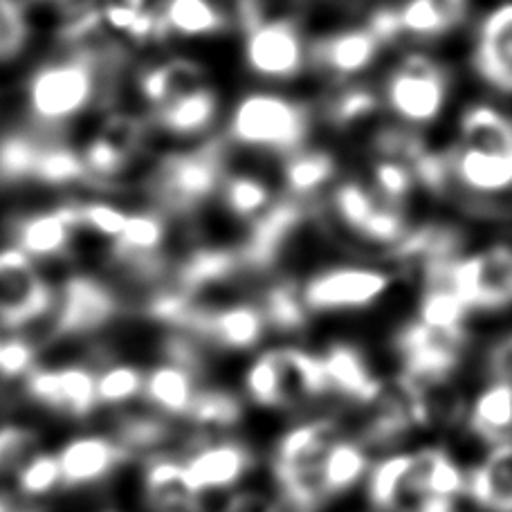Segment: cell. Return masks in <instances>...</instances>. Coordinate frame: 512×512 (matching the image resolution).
Here are the masks:
<instances>
[{"label":"cell","instance_id":"f1b7e54d","mask_svg":"<svg viewBox=\"0 0 512 512\" xmlns=\"http://www.w3.org/2000/svg\"><path fill=\"white\" fill-rule=\"evenodd\" d=\"M216 108L218 99L214 95V90L207 84L155 108V120H158L164 131L189 137L203 133L205 128L214 122Z\"/></svg>","mask_w":512,"mask_h":512},{"label":"cell","instance_id":"816d5d0a","mask_svg":"<svg viewBox=\"0 0 512 512\" xmlns=\"http://www.w3.org/2000/svg\"><path fill=\"white\" fill-rule=\"evenodd\" d=\"M488 371L490 378L512 380V333L499 337L488 351Z\"/></svg>","mask_w":512,"mask_h":512},{"label":"cell","instance_id":"b9f144b4","mask_svg":"<svg viewBox=\"0 0 512 512\" xmlns=\"http://www.w3.org/2000/svg\"><path fill=\"white\" fill-rule=\"evenodd\" d=\"M117 427L120 429H117L115 441L128 454L135 450H153L169 436V425L155 416H126Z\"/></svg>","mask_w":512,"mask_h":512},{"label":"cell","instance_id":"836d02e7","mask_svg":"<svg viewBox=\"0 0 512 512\" xmlns=\"http://www.w3.org/2000/svg\"><path fill=\"white\" fill-rule=\"evenodd\" d=\"M470 310L456 292L443 281H427L420 295L418 313L414 319L425 326L441 328V331H468Z\"/></svg>","mask_w":512,"mask_h":512},{"label":"cell","instance_id":"8d00e7d4","mask_svg":"<svg viewBox=\"0 0 512 512\" xmlns=\"http://www.w3.org/2000/svg\"><path fill=\"white\" fill-rule=\"evenodd\" d=\"M104 23L115 32L131 36V39H146L162 32L160 16L144 7V0H115L102 9Z\"/></svg>","mask_w":512,"mask_h":512},{"label":"cell","instance_id":"681fc988","mask_svg":"<svg viewBox=\"0 0 512 512\" xmlns=\"http://www.w3.org/2000/svg\"><path fill=\"white\" fill-rule=\"evenodd\" d=\"M373 106H376V97H373L369 90L355 88L337 99L333 108V117L335 122H342V124L358 122L360 117L369 115L373 111Z\"/></svg>","mask_w":512,"mask_h":512},{"label":"cell","instance_id":"7c38bea8","mask_svg":"<svg viewBox=\"0 0 512 512\" xmlns=\"http://www.w3.org/2000/svg\"><path fill=\"white\" fill-rule=\"evenodd\" d=\"M335 212L349 230L367 241L393 245L405 239V221L396 203L373 194L358 182H346L337 189Z\"/></svg>","mask_w":512,"mask_h":512},{"label":"cell","instance_id":"8992f818","mask_svg":"<svg viewBox=\"0 0 512 512\" xmlns=\"http://www.w3.org/2000/svg\"><path fill=\"white\" fill-rule=\"evenodd\" d=\"M470 331H441L411 319L396 335L400 373L411 380H450L468 351Z\"/></svg>","mask_w":512,"mask_h":512},{"label":"cell","instance_id":"f35d334b","mask_svg":"<svg viewBox=\"0 0 512 512\" xmlns=\"http://www.w3.org/2000/svg\"><path fill=\"white\" fill-rule=\"evenodd\" d=\"M335 162L328 153L310 151L292 155L286 162V185L295 194H310L333 176Z\"/></svg>","mask_w":512,"mask_h":512},{"label":"cell","instance_id":"5b68a950","mask_svg":"<svg viewBox=\"0 0 512 512\" xmlns=\"http://www.w3.org/2000/svg\"><path fill=\"white\" fill-rule=\"evenodd\" d=\"M304 133V108L281 95H245L232 111L230 135L245 146L288 151L301 142Z\"/></svg>","mask_w":512,"mask_h":512},{"label":"cell","instance_id":"8fae6325","mask_svg":"<svg viewBox=\"0 0 512 512\" xmlns=\"http://www.w3.org/2000/svg\"><path fill=\"white\" fill-rule=\"evenodd\" d=\"M120 313L111 288L90 277H75L61 292L52 322V337H81L102 331Z\"/></svg>","mask_w":512,"mask_h":512},{"label":"cell","instance_id":"d6a6232c","mask_svg":"<svg viewBox=\"0 0 512 512\" xmlns=\"http://www.w3.org/2000/svg\"><path fill=\"white\" fill-rule=\"evenodd\" d=\"M158 16L162 32L178 36H209L230 27L209 0H167Z\"/></svg>","mask_w":512,"mask_h":512},{"label":"cell","instance_id":"603a6c76","mask_svg":"<svg viewBox=\"0 0 512 512\" xmlns=\"http://www.w3.org/2000/svg\"><path fill=\"white\" fill-rule=\"evenodd\" d=\"M146 501L151 512H205L203 495L189 481L185 465L158 459L146 468Z\"/></svg>","mask_w":512,"mask_h":512},{"label":"cell","instance_id":"44dd1931","mask_svg":"<svg viewBox=\"0 0 512 512\" xmlns=\"http://www.w3.org/2000/svg\"><path fill=\"white\" fill-rule=\"evenodd\" d=\"M371 465V450L358 436L344 432L337 438L328 447L324 461L319 465V486H322V497L326 504L364 483Z\"/></svg>","mask_w":512,"mask_h":512},{"label":"cell","instance_id":"7a4b0ae2","mask_svg":"<svg viewBox=\"0 0 512 512\" xmlns=\"http://www.w3.org/2000/svg\"><path fill=\"white\" fill-rule=\"evenodd\" d=\"M427 281H443L450 286L470 313L506 310L512 306V248L497 243L459 259L454 256L429 268Z\"/></svg>","mask_w":512,"mask_h":512},{"label":"cell","instance_id":"3957f363","mask_svg":"<svg viewBox=\"0 0 512 512\" xmlns=\"http://www.w3.org/2000/svg\"><path fill=\"white\" fill-rule=\"evenodd\" d=\"M97 93V61L90 54L54 61L34 72L27 104L36 120L61 124L77 117Z\"/></svg>","mask_w":512,"mask_h":512},{"label":"cell","instance_id":"db71d44e","mask_svg":"<svg viewBox=\"0 0 512 512\" xmlns=\"http://www.w3.org/2000/svg\"><path fill=\"white\" fill-rule=\"evenodd\" d=\"M434 12L441 18L445 30H450L456 23L463 21L465 9H468V0H429Z\"/></svg>","mask_w":512,"mask_h":512},{"label":"cell","instance_id":"484cf974","mask_svg":"<svg viewBox=\"0 0 512 512\" xmlns=\"http://www.w3.org/2000/svg\"><path fill=\"white\" fill-rule=\"evenodd\" d=\"M142 393L149 398L151 405L167 411V414L189 416V409L198 393L196 371L176 362L160 364L144 378Z\"/></svg>","mask_w":512,"mask_h":512},{"label":"cell","instance_id":"f5cc1de1","mask_svg":"<svg viewBox=\"0 0 512 512\" xmlns=\"http://www.w3.org/2000/svg\"><path fill=\"white\" fill-rule=\"evenodd\" d=\"M218 12H221L227 23H241L245 30L259 23V16H256V3L254 0H209Z\"/></svg>","mask_w":512,"mask_h":512},{"label":"cell","instance_id":"11a10c76","mask_svg":"<svg viewBox=\"0 0 512 512\" xmlns=\"http://www.w3.org/2000/svg\"><path fill=\"white\" fill-rule=\"evenodd\" d=\"M411 512H456V504L454 501H425V504H420L418 508H414Z\"/></svg>","mask_w":512,"mask_h":512},{"label":"cell","instance_id":"9f6ffc18","mask_svg":"<svg viewBox=\"0 0 512 512\" xmlns=\"http://www.w3.org/2000/svg\"><path fill=\"white\" fill-rule=\"evenodd\" d=\"M0 512H32V510L21 508V506H16L12 499H7V497H0Z\"/></svg>","mask_w":512,"mask_h":512},{"label":"cell","instance_id":"ab89813d","mask_svg":"<svg viewBox=\"0 0 512 512\" xmlns=\"http://www.w3.org/2000/svg\"><path fill=\"white\" fill-rule=\"evenodd\" d=\"M245 393L248 398L263 409L279 411V378H277V358L274 349L256 355L245 371Z\"/></svg>","mask_w":512,"mask_h":512},{"label":"cell","instance_id":"4dcf8cb0","mask_svg":"<svg viewBox=\"0 0 512 512\" xmlns=\"http://www.w3.org/2000/svg\"><path fill=\"white\" fill-rule=\"evenodd\" d=\"M461 149L512 155V120L490 106H474L461 122Z\"/></svg>","mask_w":512,"mask_h":512},{"label":"cell","instance_id":"d4e9b609","mask_svg":"<svg viewBox=\"0 0 512 512\" xmlns=\"http://www.w3.org/2000/svg\"><path fill=\"white\" fill-rule=\"evenodd\" d=\"M378 48L380 36L371 27H364V30H346L328 36L326 41L317 43L315 57L337 75H358L376 59Z\"/></svg>","mask_w":512,"mask_h":512},{"label":"cell","instance_id":"f6af8a7d","mask_svg":"<svg viewBox=\"0 0 512 512\" xmlns=\"http://www.w3.org/2000/svg\"><path fill=\"white\" fill-rule=\"evenodd\" d=\"M27 39V23L14 0H0V61L21 52Z\"/></svg>","mask_w":512,"mask_h":512},{"label":"cell","instance_id":"4316f807","mask_svg":"<svg viewBox=\"0 0 512 512\" xmlns=\"http://www.w3.org/2000/svg\"><path fill=\"white\" fill-rule=\"evenodd\" d=\"M164 241V223L155 214H128L122 232L115 236V254L144 274L155 270V252Z\"/></svg>","mask_w":512,"mask_h":512},{"label":"cell","instance_id":"f546056e","mask_svg":"<svg viewBox=\"0 0 512 512\" xmlns=\"http://www.w3.org/2000/svg\"><path fill=\"white\" fill-rule=\"evenodd\" d=\"M140 86L144 97L149 99V104L153 108H158L171 102V99L191 93V90L207 86V79L205 72L198 68V63L173 59L146 70Z\"/></svg>","mask_w":512,"mask_h":512},{"label":"cell","instance_id":"e0dca14e","mask_svg":"<svg viewBox=\"0 0 512 512\" xmlns=\"http://www.w3.org/2000/svg\"><path fill=\"white\" fill-rule=\"evenodd\" d=\"M185 472L194 488L205 495L207 490H225L239 483L252 470L254 456L248 445L236 441H221L200 445L189 456Z\"/></svg>","mask_w":512,"mask_h":512},{"label":"cell","instance_id":"83f0119b","mask_svg":"<svg viewBox=\"0 0 512 512\" xmlns=\"http://www.w3.org/2000/svg\"><path fill=\"white\" fill-rule=\"evenodd\" d=\"M409 456L411 450H391L373 461L364 479V490H367L369 506L376 512H400L405 501Z\"/></svg>","mask_w":512,"mask_h":512},{"label":"cell","instance_id":"ac0fdd59","mask_svg":"<svg viewBox=\"0 0 512 512\" xmlns=\"http://www.w3.org/2000/svg\"><path fill=\"white\" fill-rule=\"evenodd\" d=\"M124 447L108 436H81L70 441L57 454L61 483L70 488L90 486L106 479L115 468L128 459Z\"/></svg>","mask_w":512,"mask_h":512},{"label":"cell","instance_id":"d6986e66","mask_svg":"<svg viewBox=\"0 0 512 512\" xmlns=\"http://www.w3.org/2000/svg\"><path fill=\"white\" fill-rule=\"evenodd\" d=\"M465 499L481 512H512V441L488 447L483 461L468 468Z\"/></svg>","mask_w":512,"mask_h":512},{"label":"cell","instance_id":"7402d4cb","mask_svg":"<svg viewBox=\"0 0 512 512\" xmlns=\"http://www.w3.org/2000/svg\"><path fill=\"white\" fill-rule=\"evenodd\" d=\"M79 227L77 207H61L23 218L16 225V248L30 259H52L70 248L72 234Z\"/></svg>","mask_w":512,"mask_h":512},{"label":"cell","instance_id":"2e32d148","mask_svg":"<svg viewBox=\"0 0 512 512\" xmlns=\"http://www.w3.org/2000/svg\"><path fill=\"white\" fill-rule=\"evenodd\" d=\"M142 124L131 115H113L99 128L95 140L90 142L81 160L86 167V178L111 180L122 176L128 164L140 151Z\"/></svg>","mask_w":512,"mask_h":512},{"label":"cell","instance_id":"60d3db41","mask_svg":"<svg viewBox=\"0 0 512 512\" xmlns=\"http://www.w3.org/2000/svg\"><path fill=\"white\" fill-rule=\"evenodd\" d=\"M34 454H39V436L30 427H0V477L16 474Z\"/></svg>","mask_w":512,"mask_h":512},{"label":"cell","instance_id":"ffe728a7","mask_svg":"<svg viewBox=\"0 0 512 512\" xmlns=\"http://www.w3.org/2000/svg\"><path fill=\"white\" fill-rule=\"evenodd\" d=\"M465 427L483 445L512 441V380L490 378L486 387L468 402Z\"/></svg>","mask_w":512,"mask_h":512},{"label":"cell","instance_id":"c3c4849f","mask_svg":"<svg viewBox=\"0 0 512 512\" xmlns=\"http://www.w3.org/2000/svg\"><path fill=\"white\" fill-rule=\"evenodd\" d=\"M34 369V346L25 340L0 342V376H27Z\"/></svg>","mask_w":512,"mask_h":512},{"label":"cell","instance_id":"9a60e30c","mask_svg":"<svg viewBox=\"0 0 512 512\" xmlns=\"http://www.w3.org/2000/svg\"><path fill=\"white\" fill-rule=\"evenodd\" d=\"M27 393L43 407L72 418H86L99 405L97 378L86 367L32 369L27 373Z\"/></svg>","mask_w":512,"mask_h":512},{"label":"cell","instance_id":"7dc6e473","mask_svg":"<svg viewBox=\"0 0 512 512\" xmlns=\"http://www.w3.org/2000/svg\"><path fill=\"white\" fill-rule=\"evenodd\" d=\"M126 216L128 214H124L122 209H117L115 205H108V203H86L77 207L79 225L90 227V230L108 236L111 241L122 232Z\"/></svg>","mask_w":512,"mask_h":512},{"label":"cell","instance_id":"e575fe53","mask_svg":"<svg viewBox=\"0 0 512 512\" xmlns=\"http://www.w3.org/2000/svg\"><path fill=\"white\" fill-rule=\"evenodd\" d=\"M263 315L268 326L281 333H299L306 328L310 313L301 301L299 286L295 283H277L263 297Z\"/></svg>","mask_w":512,"mask_h":512},{"label":"cell","instance_id":"4fadbf2b","mask_svg":"<svg viewBox=\"0 0 512 512\" xmlns=\"http://www.w3.org/2000/svg\"><path fill=\"white\" fill-rule=\"evenodd\" d=\"M319 360H322L328 396L360 409L371 407L382 396L384 382L376 376L367 353L360 346L333 342L319 351Z\"/></svg>","mask_w":512,"mask_h":512},{"label":"cell","instance_id":"d590c367","mask_svg":"<svg viewBox=\"0 0 512 512\" xmlns=\"http://www.w3.org/2000/svg\"><path fill=\"white\" fill-rule=\"evenodd\" d=\"M243 416V405L234 393L223 389H203L196 393L194 405L189 409V418H194L196 425L227 429L239 423Z\"/></svg>","mask_w":512,"mask_h":512},{"label":"cell","instance_id":"9c48e42d","mask_svg":"<svg viewBox=\"0 0 512 512\" xmlns=\"http://www.w3.org/2000/svg\"><path fill=\"white\" fill-rule=\"evenodd\" d=\"M389 104L407 122H432L447 97L443 70L427 57H409L393 70L387 86Z\"/></svg>","mask_w":512,"mask_h":512},{"label":"cell","instance_id":"bcb514c9","mask_svg":"<svg viewBox=\"0 0 512 512\" xmlns=\"http://www.w3.org/2000/svg\"><path fill=\"white\" fill-rule=\"evenodd\" d=\"M373 176H376V189L380 191V196L391 200V203H398V200L405 198L407 191L411 189L414 171H411L407 164L387 158L376 162Z\"/></svg>","mask_w":512,"mask_h":512},{"label":"cell","instance_id":"74e56055","mask_svg":"<svg viewBox=\"0 0 512 512\" xmlns=\"http://www.w3.org/2000/svg\"><path fill=\"white\" fill-rule=\"evenodd\" d=\"M223 200L234 216H263L270 209V189L259 178L239 173L223 182Z\"/></svg>","mask_w":512,"mask_h":512},{"label":"cell","instance_id":"ee69618b","mask_svg":"<svg viewBox=\"0 0 512 512\" xmlns=\"http://www.w3.org/2000/svg\"><path fill=\"white\" fill-rule=\"evenodd\" d=\"M142 391V371L128 367V364H117V367L106 369L102 376L97 378V398L99 402H104V405H122V402H128Z\"/></svg>","mask_w":512,"mask_h":512},{"label":"cell","instance_id":"277c9868","mask_svg":"<svg viewBox=\"0 0 512 512\" xmlns=\"http://www.w3.org/2000/svg\"><path fill=\"white\" fill-rule=\"evenodd\" d=\"M391 274L369 265H335L315 272L299 286L301 301L310 315L364 310L387 295Z\"/></svg>","mask_w":512,"mask_h":512},{"label":"cell","instance_id":"6f0895ef","mask_svg":"<svg viewBox=\"0 0 512 512\" xmlns=\"http://www.w3.org/2000/svg\"><path fill=\"white\" fill-rule=\"evenodd\" d=\"M50 3H61V5H66V3H72V0H50Z\"/></svg>","mask_w":512,"mask_h":512},{"label":"cell","instance_id":"7bdbcfd3","mask_svg":"<svg viewBox=\"0 0 512 512\" xmlns=\"http://www.w3.org/2000/svg\"><path fill=\"white\" fill-rule=\"evenodd\" d=\"M18 488L25 497H43L61 483V468L57 454H34L21 470L16 472Z\"/></svg>","mask_w":512,"mask_h":512},{"label":"cell","instance_id":"1f68e13d","mask_svg":"<svg viewBox=\"0 0 512 512\" xmlns=\"http://www.w3.org/2000/svg\"><path fill=\"white\" fill-rule=\"evenodd\" d=\"M454 171L465 187L481 194H495L512 187V155L459 149Z\"/></svg>","mask_w":512,"mask_h":512},{"label":"cell","instance_id":"ba28073f","mask_svg":"<svg viewBox=\"0 0 512 512\" xmlns=\"http://www.w3.org/2000/svg\"><path fill=\"white\" fill-rule=\"evenodd\" d=\"M52 304V290L30 256L18 248L0 252V326L23 328L48 315Z\"/></svg>","mask_w":512,"mask_h":512},{"label":"cell","instance_id":"52a82bcc","mask_svg":"<svg viewBox=\"0 0 512 512\" xmlns=\"http://www.w3.org/2000/svg\"><path fill=\"white\" fill-rule=\"evenodd\" d=\"M221 182V155L216 149H200L164 160L153 171V196L164 207L187 212L212 194Z\"/></svg>","mask_w":512,"mask_h":512},{"label":"cell","instance_id":"f907efd6","mask_svg":"<svg viewBox=\"0 0 512 512\" xmlns=\"http://www.w3.org/2000/svg\"><path fill=\"white\" fill-rule=\"evenodd\" d=\"M223 512H283L279 501L270 499L259 490H241L227 499Z\"/></svg>","mask_w":512,"mask_h":512},{"label":"cell","instance_id":"cb8c5ba5","mask_svg":"<svg viewBox=\"0 0 512 512\" xmlns=\"http://www.w3.org/2000/svg\"><path fill=\"white\" fill-rule=\"evenodd\" d=\"M477 63L492 86L512 90V3L495 9L483 23Z\"/></svg>","mask_w":512,"mask_h":512},{"label":"cell","instance_id":"6da1fadb","mask_svg":"<svg viewBox=\"0 0 512 512\" xmlns=\"http://www.w3.org/2000/svg\"><path fill=\"white\" fill-rule=\"evenodd\" d=\"M344 425L337 416H315L290 427L274 447L272 472L290 512H319L326 501L319 486V465Z\"/></svg>","mask_w":512,"mask_h":512},{"label":"cell","instance_id":"5bb4252c","mask_svg":"<svg viewBox=\"0 0 512 512\" xmlns=\"http://www.w3.org/2000/svg\"><path fill=\"white\" fill-rule=\"evenodd\" d=\"M245 61L261 77H292L304 66V41L288 21H259L248 27Z\"/></svg>","mask_w":512,"mask_h":512},{"label":"cell","instance_id":"30bf717a","mask_svg":"<svg viewBox=\"0 0 512 512\" xmlns=\"http://www.w3.org/2000/svg\"><path fill=\"white\" fill-rule=\"evenodd\" d=\"M178 326L227 351L252 349L263 340L265 331L270 328L263 308L254 304H232L216 310L196 308L189 304Z\"/></svg>","mask_w":512,"mask_h":512}]
</instances>
